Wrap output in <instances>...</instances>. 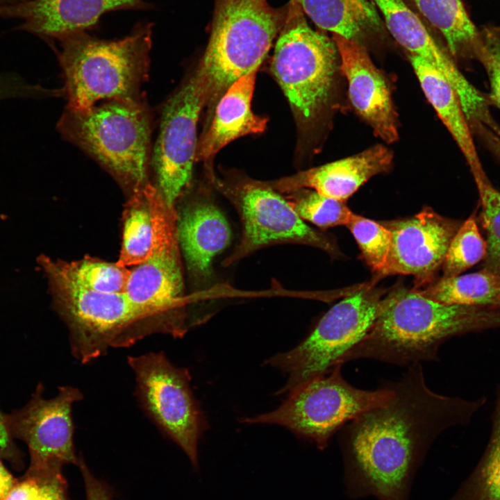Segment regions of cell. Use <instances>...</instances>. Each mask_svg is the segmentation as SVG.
I'll list each match as a JSON object with an SVG mask.
<instances>
[{
  "mask_svg": "<svg viewBox=\"0 0 500 500\" xmlns=\"http://www.w3.org/2000/svg\"><path fill=\"white\" fill-rule=\"evenodd\" d=\"M394 395L347 424L338 444L345 494L351 499L409 500L413 480L435 439L445 430L467 425L485 404L432 391L420 362L408 366Z\"/></svg>",
  "mask_w": 500,
  "mask_h": 500,
  "instance_id": "obj_1",
  "label": "cell"
},
{
  "mask_svg": "<svg viewBox=\"0 0 500 500\" xmlns=\"http://www.w3.org/2000/svg\"><path fill=\"white\" fill-rule=\"evenodd\" d=\"M500 328V306L448 305L419 290L398 288L381 300V310L365 335L339 360L373 359L399 366L438 361L447 340Z\"/></svg>",
  "mask_w": 500,
  "mask_h": 500,
  "instance_id": "obj_2",
  "label": "cell"
},
{
  "mask_svg": "<svg viewBox=\"0 0 500 500\" xmlns=\"http://www.w3.org/2000/svg\"><path fill=\"white\" fill-rule=\"evenodd\" d=\"M153 25L138 23L120 40H101L82 31L58 40L66 107L83 110L103 99L142 97L140 89L149 70Z\"/></svg>",
  "mask_w": 500,
  "mask_h": 500,
  "instance_id": "obj_3",
  "label": "cell"
},
{
  "mask_svg": "<svg viewBox=\"0 0 500 500\" xmlns=\"http://www.w3.org/2000/svg\"><path fill=\"white\" fill-rule=\"evenodd\" d=\"M152 122L142 97L113 99L83 110L66 107L57 129L131 195L150 183Z\"/></svg>",
  "mask_w": 500,
  "mask_h": 500,
  "instance_id": "obj_4",
  "label": "cell"
},
{
  "mask_svg": "<svg viewBox=\"0 0 500 500\" xmlns=\"http://www.w3.org/2000/svg\"><path fill=\"white\" fill-rule=\"evenodd\" d=\"M57 311L68 326L73 356L86 363L109 347H126L144 337L167 333V325L153 308L138 304L124 293H107L75 285L44 271Z\"/></svg>",
  "mask_w": 500,
  "mask_h": 500,
  "instance_id": "obj_5",
  "label": "cell"
},
{
  "mask_svg": "<svg viewBox=\"0 0 500 500\" xmlns=\"http://www.w3.org/2000/svg\"><path fill=\"white\" fill-rule=\"evenodd\" d=\"M288 5L267 0H215L210 35L196 72L207 91L208 103L240 77L257 71L279 33Z\"/></svg>",
  "mask_w": 500,
  "mask_h": 500,
  "instance_id": "obj_6",
  "label": "cell"
},
{
  "mask_svg": "<svg viewBox=\"0 0 500 500\" xmlns=\"http://www.w3.org/2000/svg\"><path fill=\"white\" fill-rule=\"evenodd\" d=\"M342 365L292 390L276 409L242 422L279 425L312 442L318 449H325L333 435L347 424L386 404L394 395L390 383L375 390L351 385L342 376Z\"/></svg>",
  "mask_w": 500,
  "mask_h": 500,
  "instance_id": "obj_7",
  "label": "cell"
},
{
  "mask_svg": "<svg viewBox=\"0 0 500 500\" xmlns=\"http://www.w3.org/2000/svg\"><path fill=\"white\" fill-rule=\"evenodd\" d=\"M338 56L333 40L312 29L298 0H290L272 70L299 120L312 119L327 103Z\"/></svg>",
  "mask_w": 500,
  "mask_h": 500,
  "instance_id": "obj_8",
  "label": "cell"
},
{
  "mask_svg": "<svg viewBox=\"0 0 500 500\" xmlns=\"http://www.w3.org/2000/svg\"><path fill=\"white\" fill-rule=\"evenodd\" d=\"M381 292L365 288L328 310L312 331L294 349L269 358L266 364L288 375L278 394L290 392L328 374L340 358L367 333L379 315Z\"/></svg>",
  "mask_w": 500,
  "mask_h": 500,
  "instance_id": "obj_9",
  "label": "cell"
},
{
  "mask_svg": "<svg viewBox=\"0 0 500 500\" xmlns=\"http://www.w3.org/2000/svg\"><path fill=\"white\" fill-rule=\"evenodd\" d=\"M153 240L148 258L131 270L126 294L134 302L154 308L174 337L189 328L177 215L158 189L149 185Z\"/></svg>",
  "mask_w": 500,
  "mask_h": 500,
  "instance_id": "obj_10",
  "label": "cell"
},
{
  "mask_svg": "<svg viewBox=\"0 0 500 500\" xmlns=\"http://www.w3.org/2000/svg\"><path fill=\"white\" fill-rule=\"evenodd\" d=\"M127 360L142 409L198 471V444L206 422L190 389L188 371L174 366L161 351L128 356Z\"/></svg>",
  "mask_w": 500,
  "mask_h": 500,
  "instance_id": "obj_11",
  "label": "cell"
},
{
  "mask_svg": "<svg viewBox=\"0 0 500 500\" xmlns=\"http://www.w3.org/2000/svg\"><path fill=\"white\" fill-rule=\"evenodd\" d=\"M206 103L207 91L195 70L162 106L150 165L154 186L171 206H174L190 185L198 144L197 123Z\"/></svg>",
  "mask_w": 500,
  "mask_h": 500,
  "instance_id": "obj_12",
  "label": "cell"
},
{
  "mask_svg": "<svg viewBox=\"0 0 500 500\" xmlns=\"http://www.w3.org/2000/svg\"><path fill=\"white\" fill-rule=\"evenodd\" d=\"M224 192L238 210L243 226L241 240L224 260V266L260 248L281 243L310 245L331 255L338 253L329 239L308 226L271 186L249 181L226 188Z\"/></svg>",
  "mask_w": 500,
  "mask_h": 500,
  "instance_id": "obj_13",
  "label": "cell"
},
{
  "mask_svg": "<svg viewBox=\"0 0 500 500\" xmlns=\"http://www.w3.org/2000/svg\"><path fill=\"white\" fill-rule=\"evenodd\" d=\"M39 385L32 399L22 409L4 415L12 438L28 446L31 462L27 472H36L51 465H78L74 445L73 404L83 399L79 389L72 386L59 388L53 398L42 397Z\"/></svg>",
  "mask_w": 500,
  "mask_h": 500,
  "instance_id": "obj_14",
  "label": "cell"
},
{
  "mask_svg": "<svg viewBox=\"0 0 500 500\" xmlns=\"http://www.w3.org/2000/svg\"><path fill=\"white\" fill-rule=\"evenodd\" d=\"M382 224L392 233L385 276L412 275L415 288L432 283L461 224L430 208L411 217Z\"/></svg>",
  "mask_w": 500,
  "mask_h": 500,
  "instance_id": "obj_15",
  "label": "cell"
},
{
  "mask_svg": "<svg viewBox=\"0 0 500 500\" xmlns=\"http://www.w3.org/2000/svg\"><path fill=\"white\" fill-rule=\"evenodd\" d=\"M333 40L353 108L378 137L386 143L395 142L398 139L397 115L383 74L360 42L335 34Z\"/></svg>",
  "mask_w": 500,
  "mask_h": 500,
  "instance_id": "obj_16",
  "label": "cell"
},
{
  "mask_svg": "<svg viewBox=\"0 0 500 500\" xmlns=\"http://www.w3.org/2000/svg\"><path fill=\"white\" fill-rule=\"evenodd\" d=\"M147 8L144 0H25L7 18L20 20L17 29L58 41L93 28L105 12Z\"/></svg>",
  "mask_w": 500,
  "mask_h": 500,
  "instance_id": "obj_17",
  "label": "cell"
},
{
  "mask_svg": "<svg viewBox=\"0 0 500 500\" xmlns=\"http://www.w3.org/2000/svg\"><path fill=\"white\" fill-rule=\"evenodd\" d=\"M176 215L179 244L188 273L196 283H204L210 278L214 257L230 242L228 224L206 196L187 201Z\"/></svg>",
  "mask_w": 500,
  "mask_h": 500,
  "instance_id": "obj_18",
  "label": "cell"
},
{
  "mask_svg": "<svg viewBox=\"0 0 500 500\" xmlns=\"http://www.w3.org/2000/svg\"><path fill=\"white\" fill-rule=\"evenodd\" d=\"M392 151L375 145L356 155L301 172L282 180L276 188L290 192L299 188L345 201L374 176L387 172L392 164Z\"/></svg>",
  "mask_w": 500,
  "mask_h": 500,
  "instance_id": "obj_19",
  "label": "cell"
},
{
  "mask_svg": "<svg viewBox=\"0 0 500 500\" xmlns=\"http://www.w3.org/2000/svg\"><path fill=\"white\" fill-rule=\"evenodd\" d=\"M257 71L238 79L219 99L210 126L197 144L195 161L206 160L242 136L263 132L267 119L251 110Z\"/></svg>",
  "mask_w": 500,
  "mask_h": 500,
  "instance_id": "obj_20",
  "label": "cell"
},
{
  "mask_svg": "<svg viewBox=\"0 0 500 500\" xmlns=\"http://www.w3.org/2000/svg\"><path fill=\"white\" fill-rule=\"evenodd\" d=\"M410 56L422 89L462 151L473 177L485 174L458 97L444 76L422 58Z\"/></svg>",
  "mask_w": 500,
  "mask_h": 500,
  "instance_id": "obj_21",
  "label": "cell"
},
{
  "mask_svg": "<svg viewBox=\"0 0 500 500\" xmlns=\"http://www.w3.org/2000/svg\"><path fill=\"white\" fill-rule=\"evenodd\" d=\"M304 14L321 29L347 39L378 31L382 22L371 0H298Z\"/></svg>",
  "mask_w": 500,
  "mask_h": 500,
  "instance_id": "obj_22",
  "label": "cell"
},
{
  "mask_svg": "<svg viewBox=\"0 0 500 500\" xmlns=\"http://www.w3.org/2000/svg\"><path fill=\"white\" fill-rule=\"evenodd\" d=\"M372 1L383 15L391 35L410 55L422 58L442 73L452 67L453 62L403 0Z\"/></svg>",
  "mask_w": 500,
  "mask_h": 500,
  "instance_id": "obj_23",
  "label": "cell"
},
{
  "mask_svg": "<svg viewBox=\"0 0 500 500\" xmlns=\"http://www.w3.org/2000/svg\"><path fill=\"white\" fill-rule=\"evenodd\" d=\"M426 19L444 38L451 54L476 58L482 47L481 33L469 19L461 0H413Z\"/></svg>",
  "mask_w": 500,
  "mask_h": 500,
  "instance_id": "obj_24",
  "label": "cell"
},
{
  "mask_svg": "<svg viewBox=\"0 0 500 500\" xmlns=\"http://www.w3.org/2000/svg\"><path fill=\"white\" fill-rule=\"evenodd\" d=\"M38 262L43 271L52 272L75 285L100 292H126L131 273V270L117 262L90 256L65 262L41 256Z\"/></svg>",
  "mask_w": 500,
  "mask_h": 500,
  "instance_id": "obj_25",
  "label": "cell"
},
{
  "mask_svg": "<svg viewBox=\"0 0 500 500\" xmlns=\"http://www.w3.org/2000/svg\"><path fill=\"white\" fill-rule=\"evenodd\" d=\"M419 291L444 304L500 306V274L481 269L472 274L442 277Z\"/></svg>",
  "mask_w": 500,
  "mask_h": 500,
  "instance_id": "obj_26",
  "label": "cell"
},
{
  "mask_svg": "<svg viewBox=\"0 0 500 500\" xmlns=\"http://www.w3.org/2000/svg\"><path fill=\"white\" fill-rule=\"evenodd\" d=\"M130 195L123 213L122 245L117 263L135 267L149 256L153 240V221L149 185Z\"/></svg>",
  "mask_w": 500,
  "mask_h": 500,
  "instance_id": "obj_27",
  "label": "cell"
},
{
  "mask_svg": "<svg viewBox=\"0 0 500 500\" xmlns=\"http://www.w3.org/2000/svg\"><path fill=\"white\" fill-rule=\"evenodd\" d=\"M450 500H500V388L485 451L474 472Z\"/></svg>",
  "mask_w": 500,
  "mask_h": 500,
  "instance_id": "obj_28",
  "label": "cell"
},
{
  "mask_svg": "<svg viewBox=\"0 0 500 500\" xmlns=\"http://www.w3.org/2000/svg\"><path fill=\"white\" fill-rule=\"evenodd\" d=\"M288 192L290 194L285 199L298 215L322 228L346 226L353 215L344 201L328 197L313 190L299 188Z\"/></svg>",
  "mask_w": 500,
  "mask_h": 500,
  "instance_id": "obj_29",
  "label": "cell"
},
{
  "mask_svg": "<svg viewBox=\"0 0 500 500\" xmlns=\"http://www.w3.org/2000/svg\"><path fill=\"white\" fill-rule=\"evenodd\" d=\"M486 252V241L479 231L476 211L474 210L460 224L450 242L442 267L443 277L461 274L484 260Z\"/></svg>",
  "mask_w": 500,
  "mask_h": 500,
  "instance_id": "obj_30",
  "label": "cell"
},
{
  "mask_svg": "<svg viewBox=\"0 0 500 500\" xmlns=\"http://www.w3.org/2000/svg\"><path fill=\"white\" fill-rule=\"evenodd\" d=\"M351 232L362 256L372 272L385 276L392 243V233L382 223L353 213L346 225Z\"/></svg>",
  "mask_w": 500,
  "mask_h": 500,
  "instance_id": "obj_31",
  "label": "cell"
},
{
  "mask_svg": "<svg viewBox=\"0 0 500 500\" xmlns=\"http://www.w3.org/2000/svg\"><path fill=\"white\" fill-rule=\"evenodd\" d=\"M479 196L481 219L486 233L483 269L500 274V191L487 175L474 178Z\"/></svg>",
  "mask_w": 500,
  "mask_h": 500,
  "instance_id": "obj_32",
  "label": "cell"
},
{
  "mask_svg": "<svg viewBox=\"0 0 500 500\" xmlns=\"http://www.w3.org/2000/svg\"><path fill=\"white\" fill-rule=\"evenodd\" d=\"M481 34L483 44L476 59L482 63L488 76L489 99L500 109V31L487 28Z\"/></svg>",
  "mask_w": 500,
  "mask_h": 500,
  "instance_id": "obj_33",
  "label": "cell"
},
{
  "mask_svg": "<svg viewBox=\"0 0 500 500\" xmlns=\"http://www.w3.org/2000/svg\"><path fill=\"white\" fill-rule=\"evenodd\" d=\"M62 467L55 465L36 472H40L41 476V490L36 500H71Z\"/></svg>",
  "mask_w": 500,
  "mask_h": 500,
  "instance_id": "obj_34",
  "label": "cell"
},
{
  "mask_svg": "<svg viewBox=\"0 0 500 500\" xmlns=\"http://www.w3.org/2000/svg\"><path fill=\"white\" fill-rule=\"evenodd\" d=\"M77 466L84 481L86 500H112L113 491L111 487L92 473L82 456H79Z\"/></svg>",
  "mask_w": 500,
  "mask_h": 500,
  "instance_id": "obj_35",
  "label": "cell"
},
{
  "mask_svg": "<svg viewBox=\"0 0 500 500\" xmlns=\"http://www.w3.org/2000/svg\"><path fill=\"white\" fill-rule=\"evenodd\" d=\"M40 490V474L26 472L20 481L15 482L4 500H36Z\"/></svg>",
  "mask_w": 500,
  "mask_h": 500,
  "instance_id": "obj_36",
  "label": "cell"
},
{
  "mask_svg": "<svg viewBox=\"0 0 500 500\" xmlns=\"http://www.w3.org/2000/svg\"><path fill=\"white\" fill-rule=\"evenodd\" d=\"M471 131L500 160V126L497 122L478 124L472 127Z\"/></svg>",
  "mask_w": 500,
  "mask_h": 500,
  "instance_id": "obj_37",
  "label": "cell"
},
{
  "mask_svg": "<svg viewBox=\"0 0 500 500\" xmlns=\"http://www.w3.org/2000/svg\"><path fill=\"white\" fill-rule=\"evenodd\" d=\"M11 438L5 422L4 415L0 412V457L8 459L17 465L21 462L20 455Z\"/></svg>",
  "mask_w": 500,
  "mask_h": 500,
  "instance_id": "obj_38",
  "label": "cell"
},
{
  "mask_svg": "<svg viewBox=\"0 0 500 500\" xmlns=\"http://www.w3.org/2000/svg\"><path fill=\"white\" fill-rule=\"evenodd\" d=\"M12 474L0 460V500H4L15 483Z\"/></svg>",
  "mask_w": 500,
  "mask_h": 500,
  "instance_id": "obj_39",
  "label": "cell"
},
{
  "mask_svg": "<svg viewBox=\"0 0 500 500\" xmlns=\"http://www.w3.org/2000/svg\"><path fill=\"white\" fill-rule=\"evenodd\" d=\"M25 0H0V17L6 18V15L15 6Z\"/></svg>",
  "mask_w": 500,
  "mask_h": 500,
  "instance_id": "obj_40",
  "label": "cell"
}]
</instances>
